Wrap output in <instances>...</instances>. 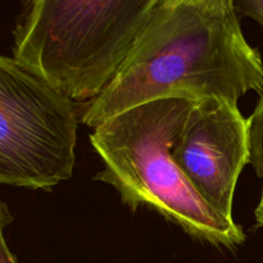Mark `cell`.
Wrapping results in <instances>:
<instances>
[{"instance_id": "cell-2", "label": "cell", "mask_w": 263, "mask_h": 263, "mask_svg": "<svg viewBox=\"0 0 263 263\" xmlns=\"http://www.w3.org/2000/svg\"><path fill=\"white\" fill-rule=\"evenodd\" d=\"M195 100H151L97 126L90 141L104 168L94 180L115 187L133 211L146 207L198 240L234 249L246 240L244 231L200 197L174 156Z\"/></svg>"}, {"instance_id": "cell-9", "label": "cell", "mask_w": 263, "mask_h": 263, "mask_svg": "<svg viewBox=\"0 0 263 263\" xmlns=\"http://www.w3.org/2000/svg\"><path fill=\"white\" fill-rule=\"evenodd\" d=\"M172 2H193L208 5H218V7H234V0H172Z\"/></svg>"}, {"instance_id": "cell-6", "label": "cell", "mask_w": 263, "mask_h": 263, "mask_svg": "<svg viewBox=\"0 0 263 263\" xmlns=\"http://www.w3.org/2000/svg\"><path fill=\"white\" fill-rule=\"evenodd\" d=\"M249 163L257 176L263 179V94L256 109L248 118Z\"/></svg>"}, {"instance_id": "cell-8", "label": "cell", "mask_w": 263, "mask_h": 263, "mask_svg": "<svg viewBox=\"0 0 263 263\" xmlns=\"http://www.w3.org/2000/svg\"><path fill=\"white\" fill-rule=\"evenodd\" d=\"M238 14L252 18L263 26V0H234Z\"/></svg>"}, {"instance_id": "cell-3", "label": "cell", "mask_w": 263, "mask_h": 263, "mask_svg": "<svg viewBox=\"0 0 263 263\" xmlns=\"http://www.w3.org/2000/svg\"><path fill=\"white\" fill-rule=\"evenodd\" d=\"M161 0H23L13 58L74 102L108 86Z\"/></svg>"}, {"instance_id": "cell-7", "label": "cell", "mask_w": 263, "mask_h": 263, "mask_svg": "<svg viewBox=\"0 0 263 263\" xmlns=\"http://www.w3.org/2000/svg\"><path fill=\"white\" fill-rule=\"evenodd\" d=\"M14 221L9 207L4 200L0 199V263H18L17 258L8 247L4 236V229Z\"/></svg>"}, {"instance_id": "cell-1", "label": "cell", "mask_w": 263, "mask_h": 263, "mask_svg": "<svg viewBox=\"0 0 263 263\" xmlns=\"http://www.w3.org/2000/svg\"><path fill=\"white\" fill-rule=\"evenodd\" d=\"M249 91L263 94V61L244 37L235 7L161 0L117 74L80 118L95 128L161 98L238 103Z\"/></svg>"}, {"instance_id": "cell-5", "label": "cell", "mask_w": 263, "mask_h": 263, "mask_svg": "<svg viewBox=\"0 0 263 263\" xmlns=\"http://www.w3.org/2000/svg\"><path fill=\"white\" fill-rule=\"evenodd\" d=\"M177 164L200 197L229 220L241 171L249 163L248 121L238 103L194 102L174 149Z\"/></svg>"}, {"instance_id": "cell-4", "label": "cell", "mask_w": 263, "mask_h": 263, "mask_svg": "<svg viewBox=\"0 0 263 263\" xmlns=\"http://www.w3.org/2000/svg\"><path fill=\"white\" fill-rule=\"evenodd\" d=\"M77 123L74 100L0 54V185L50 190L71 179Z\"/></svg>"}, {"instance_id": "cell-10", "label": "cell", "mask_w": 263, "mask_h": 263, "mask_svg": "<svg viewBox=\"0 0 263 263\" xmlns=\"http://www.w3.org/2000/svg\"><path fill=\"white\" fill-rule=\"evenodd\" d=\"M254 215H256L257 225H258L259 228H263V192H262L261 200H259V204H258V207H257Z\"/></svg>"}]
</instances>
